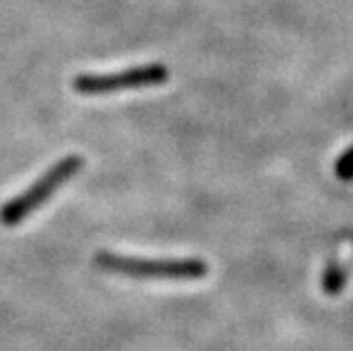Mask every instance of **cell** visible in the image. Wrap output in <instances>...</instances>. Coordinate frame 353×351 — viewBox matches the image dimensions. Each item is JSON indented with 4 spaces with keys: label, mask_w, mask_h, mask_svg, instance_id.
I'll return each mask as SVG.
<instances>
[{
    "label": "cell",
    "mask_w": 353,
    "mask_h": 351,
    "mask_svg": "<svg viewBox=\"0 0 353 351\" xmlns=\"http://www.w3.org/2000/svg\"><path fill=\"white\" fill-rule=\"evenodd\" d=\"M83 157L81 154H66L55 166H51L34 184H30L21 195L13 197L0 208V222L5 227H17L23 218H28L32 212H37L49 197L57 193V188L74 178L83 168Z\"/></svg>",
    "instance_id": "obj_1"
},
{
    "label": "cell",
    "mask_w": 353,
    "mask_h": 351,
    "mask_svg": "<svg viewBox=\"0 0 353 351\" xmlns=\"http://www.w3.org/2000/svg\"><path fill=\"white\" fill-rule=\"evenodd\" d=\"M93 263L110 273L140 277V279H201L208 275V265L188 259V261H144L119 257L112 252H98Z\"/></svg>",
    "instance_id": "obj_2"
},
{
    "label": "cell",
    "mask_w": 353,
    "mask_h": 351,
    "mask_svg": "<svg viewBox=\"0 0 353 351\" xmlns=\"http://www.w3.org/2000/svg\"><path fill=\"white\" fill-rule=\"evenodd\" d=\"M170 79V70L163 63H146V66L127 68L110 74H81L74 79V89L81 95H108L127 89H144L161 85Z\"/></svg>",
    "instance_id": "obj_3"
},
{
    "label": "cell",
    "mask_w": 353,
    "mask_h": 351,
    "mask_svg": "<svg viewBox=\"0 0 353 351\" xmlns=\"http://www.w3.org/2000/svg\"><path fill=\"white\" fill-rule=\"evenodd\" d=\"M343 283H345V275H343V271H339V269H330V271L326 273V277H324V288H326V292H330V294L341 292Z\"/></svg>",
    "instance_id": "obj_4"
},
{
    "label": "cell",
    "mask_w": 353,
    "mask_h": 351,
    "mask_svg": "<svg viewBox=\"0 0 353 351\" xmlns=\"http://www.w3.org/2000/svg\"><path fill=\"white\" fill-rule=\"evenodd\" d=\"M336 174H339V178H343V180H351V178H353V148H351V150L341 159V161H339Z\"/></svg>",
    "instance_id": "obj_5"
}]
</instances>
